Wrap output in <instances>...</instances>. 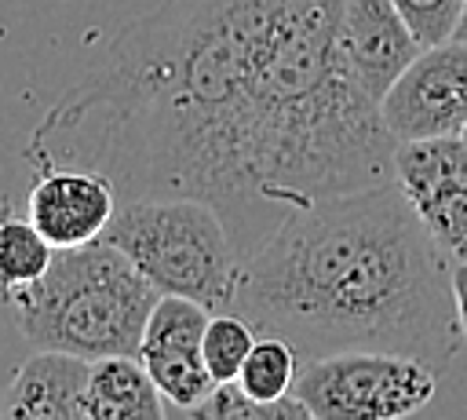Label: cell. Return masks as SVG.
<instances>
[{"instance_id": "cell-5", "label": "cell", "mask_w": 467, "mask_h": 420, "mask_svg": "<svg viewBox=\"0 0 467 420\" xmlns=\"http://www.w3.org/2000/svg\"><path fill=\"white\" fill-rule=\"evenodd\" d=\"M99 241L117 245L161 296L234 310L244 259L215 205L197 197L120 201Z\"/></svg>"}, {"instance_id": "cell-16", "label": "cell", "mask_w": 467, "mask_h": 420, "mask_svg": "<svg viewBox=\"0 0 467 420\" xmlns=\"http://www.w3.org/2000/svg\"><path fill=\"white\" fill-rule=\"evenodd\" d=\"M299 365H303V358H299V351L288 340H281V336H259L255 347H252V354L241 365L237 383L252 398H263V402L285 398V394L296 391Z\"/></svg>"}, {"instance_id": "cell-14", "label": "cell", "mask_w": 467, "mask_h": 420, "mask_svg": "<svg viewBox=\"0 0 467 420\" xmlns=\"http://www.w3.org/2000/svg\"><path fill=\"white\" fill-rule=\"evenodd\" d=\"M51 259H55V245L33 226L29 215L0 219V299L40 281Z\"/></svg>"}, {"instance_id": "cell-15", "label": "cell", "mask_w": 467, "mask_h": 420, "mask_svg": "<svg viewBox=\"0 0 467 420\" xmlns=\"http://www.w3.org/2000/svg\"><path fill=\"white\" fill-rule=\"evenodd\" d=\"M186 413H190V420H317L296 391L285 398L263 402V398H252L237 380L215 383L212 394Z\"/></svg>"}, {"instance_id": "cell-7", "label": "cell", "mask_w": 467, "mask_h": 420, "mask_svg": "<svg viewBox=\"0 0 467 420\" xmlns=\"http://www.w3.org/2000/svg\"><path fill=\"white\" fill-rule=\"evenodd\" d=\"M379 113L398 142L463 135L467 128V40L423 47L390 84Z\"/></svg>"}, {"instance_id": "cell-22", "label": "cell", "mask_w": 467, "mask_h": 420, "mask_svg": "<svg viewBox=\"0 0 467 420\" xmlns=\"http://www.w3.org/2000/svg\"><path fill=\"white\" fill-rule=\"evenodd\" d=\"M463 139H467V128H463Z\"/></svg>"}, {"instance_id": "cell-20", "label": "cell", "mask_w": 467, "mask_h": 420, "mask_svg": "<svg viewBox=\"0 0 467 420\" xmlns=\"http://www.w3.org/2000/svg\"><path fill=\"white\" fill-rule=\"evenodd\" d=\"M456 40H467V7L460 15V26H456Z\"/></svg>"}, {"instance_id": "cell-3", "label": "cell", "mask_w": 467, "mask_h": 420, "mask_svg": "<svg viewBox=\"0 0 467 420\" xmlns=\"http://www.w3.org/2000/svg\"><path fill=\"white\" fill-rule=\"evenodd\" d=\"M347 0H244L252 168L266 208H292L394 179L398 139L343 55Z\"/></svg>"}, {"instance_id": "cell-4", "label": "cell", "mask_w": 467, "mask_h": 420, "mask_svg": "<svg viewBox=\"0 0 467 420\" xmlns=\"http://www.w3.org/2000/svg\"><path fill=\"white\" fill-rule=\"evenodd\" d=\"M157 299L161 292L117 245L91 241L55 248L44 278L0 303L36 351L99 362L139 354Z\"/></svg>"}, {"instance_id": "cell-11", "label": "cell", "mask_w": 467, "mask_h": 420, "mask_svg": "<svg viewBox=\"0 0 467 420\" xmlns=\"http://www.w3.org/2000/svg\"><path fill=\"white\" fill-rule=\"evenodd\" d=\"M423 51L394 0H347L343 7V55L372 102H383L390 84Z\"/></svg>"}, {"instance_id": "cell-12", "label": "cell", "mask_w": 467, "mask_h": 420, "mask_svg": "<svg viewBox=\"0 0 467 420\" xmlns=\"http://www.w3.org/2000/svg\"><path fill=\"white\" fill-rule=\"evenodd\" d=\"M88 373L91 362L77 354H29L0 398V420H88Z\"/></svg>"}, {"instance_id": "cell-8", "label": "cell", "mask_w": 467, "mask_h": 420, "mask_svg": "<svg viewBox=\"0 0 467 420\" xmlns=\"http://www.w3.org/2000/svg\"><path fill=\"white\" fill-rule=\"evenodd\" d=\"M394 183L441 248L460 259L467 248V139L441 135L398 142Z\"/></svg>"}, {"instance_id": "cell-10", "label": "cell", "mask_w": 467, "mask_h": 420, "mask_svg": "<svg viewBox=\"0 0 467 420\" xmlns=\"http://www.w3.org/2000/svg\"><path fill=\"white\" fill-rule=\"evenodd\" d=\"M29 219L55 248H77L102 237L109 219L120 208L113 183L80 164H47L36 168L29 186Z\"/></svg>"}, {"instance_id": "cell-19", "label": "cell", "mask_w": 467, "mask_h": 420, "mask_svg": "<svg viewBox=\"0 0 467 420\" xmlns=\"http://www.w3.org/2000/svg\"><path fill=\"white\" fill-rule=\"evenodd\" d=\"M452 303H456L460 332L467 343V259H452Z\"/></svg>"}, {"instance_id": "cell-9", "label": "cell", "mask_w": 467, "mask_h": 420, "mask_svg": "<svg viewBox=\"0 0 467 420\" xmlns=\"http://www.w3.org/2000/svg\"><path fill=\"white\" fill-rule=\"evenodd\" d=\"M208 318L212 310L186 296H161L146 321L135 358L142 362V369L171 405L193 409L215 387L201 351Z\"/></svg>"}, {"instance_id": "cell-17", "label": "cell", "mask_w": 467, "mask_h": 420, "mask_svg": "<svg viewBox=\"0 0 467 420\" xmlns=\"http://www.w3.org/2000/svg\"><path fill=\"white\" fill-rule=\"evenodd\" d=\"M259 332L252 329V321L237 310H212L208 329H204V365L212 373L215 383H230L241 376L244 358L252 354Z\"/></svg>"}, {"instance_id": "cell-18", "label": "cell", "mask_w": 467, "mask_h": 420, "mask_svg": "<svg viewBox=\"0 0 467 420\" xmlns=\"http://www.w3.org/2000/svg\"><path fill=\"white\" fill-rule=\"evenodd\" d=\"M394 4L423 47L452 40L460 15L467 7V0H394Z\"/></svg>"}, {"instance_id": "cell-6", "label": "cell", "mask_w": 467, "mask_h": 420, "mask_svg": "<svg viewBox=\"0 0 467 420\" xmlns=\"http://www.w3.org/2000/svg\"><path fill=\"white\" fill-rule=\"evenodd\" d=\"M438 369L394 351H336L306 358L296 394L317 420H405L438 391Z\"/></svg>"}, {"instance_id": "cell-1", "label": "cell", "mask_w": 467, "mask_h": 420, "mask_svg": "<svg viewBox=\"0 0 467 420\" xmlns=\"http://www.w3.org/2000/svg\"><path fill=\"white\" fill-rule=\"evenodd\" d=\"M26 161L91 168L120 201H208L248 259L281 219L255 190L244 0H161L131 18L33 128Z\"/></svg>"}, {"instance_id": "cell-21", "label": "cell", "mask_w": 467, "mask_h": 420, "mask_svg": "<svg viewBox=\"0 0 467 420\" xmlns=\"http://www.w3.org/2000/svg\"><path fill=\"white\" fill-rule=\"evenodd\" d=\"M460 259H467V248H463V256H460Z\"/></svg>"}, {"instance_id": "cell-13", "label": "cell", "mask_w": 467, "mask_h": 420, "mask_svg": "<svg viewBox=\"0 0 467 420\" xmlns=\"http://www.w3.org/2000/svg\"><path fill=\"white\" fill-rule=\"evenodd\" d=\"M164 402L139 358L91 362L88 420H164Z\"/></svg>"}, {"instance_id": "cell-2", "label": "cell", "mask_w": 467, "mask_h": 420, "mask_svg": "<svg viewBox=\"0 0 467 420\" xmlns=\"http://www.w3.org/2000/svg\"><path fill=\"white\" fill-rule=\"evenodd\" d=\"M234 310L303 362L394 351L445 373L463 343L452 256L394 179L292 208L241 263Z\"/></svg>"}]
</instances>
